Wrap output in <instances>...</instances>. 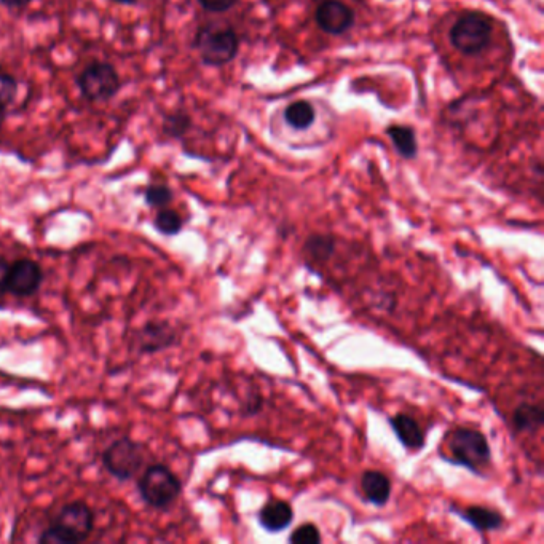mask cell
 Wrapping results in <instances>:
<instances>
[{
	"mask_svg": "<svg viewBox=\"0 0 544 544\" xmlns=\"http://www.w3.org/2000/svg\"><path fill=\"white\" fill-rule=\"evenodd\" d=\"M452 513L460 516V519L470 524L476 532H497L505 527V517L498 513L497 509L485 508V506H466V508H450Z\"/></svg>",
	"mask_w": 544,
	"mask_h": 544,
	"instance_id": "11",
	"label": "cell"
},
{
	"mask_svg": "<svg viewBox=\"0 0 544 544\" xmlns=\"http://www.w3.org/2000/svg\"><path fill=\"white\" fill-rule=\"evenodd\" d=\"M361 490L367 503L383 508L391 498L390 477L382 471H364L361 474Z\"/></svg>",
	"mask_w": 544,
	"mask_h": 544,
	"instance_id": "14",
	"label": "cell"
},
{
	"mask_svg": "<svg viewBox=\"0 0 544 544\" xmlns=\"http://www.w3.org/2000/svg\"><path fill=\"white\" fill-rule=\"evenodd\" d=\"M95 517L85 501H72L61 508L55 521L39 537V543L74 544L87 540L93 532Z\"/></svg>",
	"mask_w": 544,
	"mask_h": 544,
	"instance_id": "2",
	"label": "cell"
},
{
	"mask_svg": "<svg viewBox=\"0 0 544 544\" xmlns=\"http://www.w3.org/2000/svg\"><path fill=\"white\" fill-rule=\"evenodd\" d=\"M139 353H158L178 342V332L168 321H150L136 336Z\"/></svg>",
	"mask_w": 544,
	"mask_h": 544,
	"instance_id": "10",
	"label": "cell"
},
{
	"mask_svg": "<svg viewBox=\"0 0 544 544\" xmlns=\"http://www.w3.org/2000/svg\"><path fill=\"white\" fill-rule=\"evenodd\" d=\"M44 281V273L37 262L31 259H20L10 265L7 278V292L18 297H29L39 291Z\"/></svg>",
	"mask_w": 544,
	"mask_h": 544,
	"instance_id": "8",
	"label": "cell"
},
{
	"mask_svg": "<svg viewBox=\"0 0 544 544\" xmlns=\"http://www.w3.org/2000/svg\"><path fill=\"white\" fill-rule=\"evenodd\" d=\"M337 251V240L328 233H315L305 241L304 253L316 264L331 261Z\"/></svg>",
	"mask_w": 544,
	"mask_h": 544,
	"instance_id": "16",
	"label": "cell"
},
{
	"mask_svg": "<svg viewBox=\"0 0 544 544\" xmlns=\"http://www.w3.org/2000/svg\"><path fill=\"white\" fill-rule=\"evenodd\" d=\"M387 135L393 141V146L398 150V154L406 160H412L417 157L418 146L415 131L404 125H391L387 128Z\"/></svg>",
	"mask_w": 544,
	"mask_h": 544,
	"instance_id": "17",
	"label": "cell"
},
{
	"mask_svg": "<svg viewBox=\"0 0 544 544\" xmlns=\"http://www.w3.org/2000/svg\"><path fill=\"white\" fill-rule=\"evenodd\" d=\"M259 524L262 529L269 533H280L288 529L294 521V509L288 501L270 500L265 503L264 508L259 511Z\"/></svg>",
	"mask_w": 544,
	"mask_h": 544,
	"instance_id": "12",
	"label": "cell"
},
{
	"mask_svg": "<svg viewBox=\"0 0 544 544\" xmlns=\"http://www.w3.org/2000/svg\"><path fill=\"white\" fill-rule=\"evenodd\" d=\"M31 0H0V4L8 8H23L29 4Z\"/></svg>",
	"mask_w": 544,
	"mask_h": 544,
	"instance_id": "26",
	"label": "cell"
},
{
	"mask_svg": "<svg viewBox=\"0 0 544 544\" xmlns=\"http://www.w3.org/2000/svg\"><path fill=\"white\" fill-rule=\"evenodd\" d=\"M284 122L294 130H307L315 122V107L308 101H294L284 109Z\"/></svg>",
	"mask_w": 544,
	"mask_h": 544,
	"instance_id": "18",
	"label": "cell"
},
{
	"mask_svg": "<svg viewBox=\"0 0 544 544\" xmlns=\"http://www.w3.org/2000/svg\"><path fill=\"white\" fill-rule=\"evenodd\" d=\"M192 127V119L186 112H173L168 114L163 120V133L170 138L179 139L186 135Z\"/></svg>",
	"mask_w": 544,
	"mask_h": 544,
	"instance_id": "20",
	"label": "cell"
},
{
	"mask_svg": "<svg viewBox=\"0 0 544 544\" xmlns=\"http://www.w3.org/2000/svg\"><path fill=\"white\" fill-rule=\"evenodd\" d=\"M240 40L230 26L206 24L195 34L194 48L206 66H224L237 56Z\"/></svg>",
	"mask_w": 544,
	"mask_h": 544,
	"instance_id": "3",
	"label": "cell"
},
{
	"mask_svg": "<svg viewBox=\"0 0 544 544\" xmlns=\"http://www.w3.org/2000/svg\"><path fill=\"white\" fill-rule=\"evenodd\" d=\"M80 93L83 98L93 103L98 101H109L114 98L122 87L119 72L114 66L103 61H95L85 68V71L77 79Z\"/></svg>",
	"mask_w": 544,
	"mask_h": 544,
	"instance_id": "7",
	"label": "cell"
},
{
	"mask_svg": "<svg viewBox=\"0 0 544 544\" xmlns=\"http://www.w3.org/2000/svg\"><path fill=\"white\" fill-rule=\"evenodd\" d=\"M138 490L150 508L168 509L181 495L182 484L168 466L158 463L144 471L138 481Z\"/></svg>",
	"mask_w": 544,
	"mask_h": 544,
	"instance_id": "5",
	"label": "cell"
},
{
	"mask_svg": "<svg viewBox=\"0 0 544 544\" xmlns=\"http://www.w3.org/2000/svg\"><path fill=\"white\" fill-rule=\"evenodd\" d=\"M103 465L117 481H130L144 465V447L123 436L104 450Z\"/></svg>",
	"mask_w": 544,
	"mask_h": 544,
	"instance_id": "6",
	"label": "cell"
},
{
	"mask_svg": "<svg viewBox=\"0 0 544 544\" xmlns=\"http://www.w3.org/2000/svg\"><path fill=\"white\" fill-rule=\"evenodd\" d=\"M493 21L481 12H466L458 16L450 28V42L463 55H481L492 44Z\"/></svg>",
	"mask_w": 544,
	"mask_h": 544,
	"instance_id": "4",
	"label": "cell"
},
{
	"mask_svg": "<svg viewBox=\"0 0 544 544\" xmlns=\"http://www.w3.org/2000/svg\"><path fill=\"white\" fill-rule=\"evenodd\" d=\"M321 541L323 537H321L320 529L312 522L299 525L288 538V543L291 544H320Z\"/></svg>",
	"mask_w": 544,
	"mask_h": 544,
	"instance_id": "23",
	"label": "cell"
},
{
	"mask_svg": "<svg viewBox=\"0 0 544 544\" xmlns=\"http://www.w3.org/2000/svg\"><path fill=\"white\" fill-rule=\"evenodd\" d=\"M154 227L157 232L162 233L165 237H174L181 233L184 227V221L179 216L178 211L174 209L162 208L158 211L154 219Z\"/></svg>",
	"mask_w": 544,
	"mask_h": 544,
	"instance_id": "19",
	"label": "cell"
},
{
	"mask_svg": "<svg viewBox=\"0 0 544 544\" xmlns=\"http://www.w3.org/2000/svg\"><path fill=\"white\" fill-rule=\"evenodd\" d=\"M8 270H10V264L0 256V296L7 292Z\"/></svg>",
	"mask_w": 544,
	"mask_h": 544,
	"instance_id": "25",
	"label": "cell"
},
{
	"mask_svg": "<svg viewBox=\"0 0 544 544\" xmlns=\"http://www.w3.org/2000/svg\"><path fill=\"white\" fill-rule=\"evenodd\" d=\"M449 455H441L452 465L463 466L474 474H484L492 463V449L482 431L458 426L450 431L446 441Z\"/></svg>",
	"mask_w": 544,
	"mask_h": 544,
	"instance_id": "1",
	"label": "cell"
},
{
	"mask_svg": "<svg viewBox=\"0 0 544 544\" xmlns=\"http://www.w3.org/2000/svg\"><path fill=\"white\" fill-rule=\"evenodd\" d=\"M18 82L13 75L7 72H0V117L5 114L8 107L15 101Z\"/></svg>",
	"mask_w": 544,
	"mask_h": 544,
	"instance_id": "22",
	"label": "cell"
},
{
	"mask_svg": "<svg viewBox=\"0 0 544 544\" xmlns=\"http://www.w3.org/2000/svg\"><path fill=\"white\" fill-rule=\"evenodd\" d=\"M391 430L395 431L396 438L409 450H422L426 446V436L422 426L410 415L399 412L395 417L388 418Z\"/></svg>",
	"mask_w": 544,
	"mask_h": 544,
	"instance_id": "13",
	"label": "cell"
},
{
	"mask_svg": "<svg viewBox=\"0 0 544 544\" xmlns=\"http://www.w3.org/2000/svg\"><path fill=\"white\" fill-rule=\"evenodd\" d=\"M112 2L120 5H133L135 4L136 0H112Z\"/></svg>",
	"mask_w": 544,
	"mask_h": 544,
	"instance_id": "27",
	"label": "cell"
},
{
	"mask_svg": "<svg viewBox=\"0 0 544 544\" xmlns=\"http://www.w3.org/2000/svg\"><path fill=\"white\" fill-rule=\"evenodd\" d=\"M316 24L332 36H340L355 23V13L340 0H323L315 13Z\"/></svg>",
	"mask_w": 544,
	"mask_h": 544,
	"instance_id": "9",
	"label": "cell"
},
{
	"mask_svg": "<svg viewBox=\"0 0 544 544\" xmlns=\"http://www.w3.org/2000/svg\"><path fill=\"white\" fill-rule=\"evenodd\" d=\"M173 198V190L165 184H152L144 190V200L150 208H165L173 202Z\"/></svg>",
	"mask_w": 544,
	"mask_h": 544,
	"instance_id": "21",
	"label": "cell"
},
{
	"mask_svg": "<svg viewBox=\"0 0 544 544\" xmlns=\"http://www.w3.org/2000/svg\"><path fill=\"white\" fill-rule=\"evenodd\" d=\"M237 2L238 0H198V4L202 5L208 12L213 13L227 12Z\"/></svg>",
	"mask_w": 544,
	"mask_h": 544,
	"instance_id": "24",
	"label": "cell"
},
{
	"mask_svg": "<svg viewBox=\"0 0 544 544\" xmlns=\"http://www.w3.org/2000/svg\"><path fill=\"white\" fill-rule=\"evenodd\" d=\"M514 430L517 433H532L540 430L544 423V410L541 404L522 403L514 409Z\"/></svg>",
	"mask_w": 544,
	"mask_h": 544,
	"instance_id": "15",
	"label": "cell"
}]
</instances>
